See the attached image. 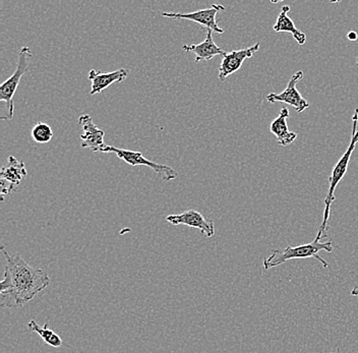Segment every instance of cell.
<instances>
[{
	"label": "cell",
	"instance_id": "4",
	"mask_svg": "<svg viewBox=\"0 0 358 353\" xmlns=\"http://www.w3.org/2000/svg\"><path fill=\"white\" fill-rule=\"evenodd\" d=\"M32 51L29 47H22L19 53V62H17V69L10 79L2 82L0 86V101L6 103L8 108V116L1 117L2 120H10L13 117L15 113V92L19 88L20 82H21L22 75L29 71V64L32 58Z\"/></svg>",
	"mask_w": 358,
	"mask_h": 353
},
{
	"label": "cell",
	"instance_id": "22",
	"mask_svg": "<svg viewBox=\"0 0 358 353\" xmlns=\"http://www.w3.org/2000/svg\"><path fill=\"white\" fill-rule=\"evenodd\" d=\"M357 64L358 66V57H357Z\"/></svg>",
	"mask_w": 358,
	"mask_h": 353
},
{
	"label": "cell",
	"instance_id": "20",
	"mask_svg": "<svg viewBox=\"0 0 358 353\" xmlns=\"http://www.w3.org/2000/svg\"><path fill=\"white\" fill-rule=\"evenodd\" d=\"M348 39L350 40V41H355V40H357V32H349Z\"/></svg>",
	"mask_w": 358,
	"mask_h": 353
},
{
	"label": "cell",
	"instance_id": "13",
	"mask_svg": "<svg viewBox=\"0 0 358 353\" xmlns=\"http://www.w3.org/2000/svg\"><path fill=\"white\" fill-rule=\"evenodd\" d=\"M289 118V110L287 107H282L279 116L275 118L270 124V131L275 135L280 146L287 147L292 144L297 138V134L289 131L287 120Z\"/></svg>",
	"mask_w": 358,
	"mask_h": 353
},
{
	"label": "cell",
	"instance_id": "16",
	"mask_svg": "<svg viewBox=\"0 0 358 353\" xmlns=\"http://www.w3.org/2000/svg\"><path fill=\"white\" fill-rule=\"evenodd\" d=\"M0 307L2 308H19L17 299L13 294L10 275L6 268H4L3 280L0 282Z\"/></svg>",
	"mask_w": 358,
	"mask_h": 353
},
{
	"label": "cell",
	"instance_id": "21",
	"mask_svg": "<svg viewBox=\"0 0 358 353\" xmlns=\"http://www.w3.org/2000/svg\"><path fill=\"white\" fill-rule=\"evenodd\" d=\"M351 296H358V286H355V287L351 290Z\"/></svg>",
	"mask_w": 358,
	"mask_h": 353
},
{
	"label": "cell",
	"instance_id": "1",
	"mask_svg": "<svg viewBox=\"0 0 358 353\" xmlns=\"http://www.w3.org/2000/svg\"><path fill=\"white\" fill-rule=\"evenodd\" d=\"M1 251L8 263L6 269L10 275L13 294L19 307H22L43 291L50 284V278L41 268L29 265L19 254L10 256L4 247H1Z\"/></svg>",
	"mask_w": 358,
	"mask_h": 353
},
{
	"label": "cell",
	"instance_id": "3",
	"mask_svg": "<svg viewBox=\"0 0 358 353\" xmlns=\"http://www.w3.org/2000/svg\"><path fill=\"white\" fill-rule=\"evenodd\" d=\"M352 133H351L350 144L347 148L345 153L342 155L339 161L336 163L334 168H333L332 174L329 178L330 182V187H329L328 194H327L326 199H324V210L323 222L322 226L328 227L329 217H330L331 206L335 201V191L336 187H338L340 182L343 180L345 176L347 169H348L349 162H350L351 156H352L353 151L358 143V108L355 109V113L353 114L352 117Z\"/></svg>",
	"mask_w": 358,
	"mask_h": 353
},
{
	"label": "cell",
	"instance_id": "11",
	"mask_svg": "<svg viewBox=\"0 0 358 353\" xmlns=\"http://www.w3.org/2000/svg\"><path fill=\"white\" fill-rule=\"evenodd\" d=\"M129 69H120L111 73H103L92 69L89 71L88 79L91 82V91L90 95H96L101 92L106 90L114 82H122L129 77Z\"/></svg>",
	"mask_w": 358,
	"mask_h": 353
},
{
	"label": "cell",
	"instance_id": "7",
	"mask_svg": "<svg viewBox=\"0 0 358 353\" xmlns=\"http://www.w3.org/2000/svg\"><path fill=\"white\" fill-rule=\"evenodd\" d=\"M303 78V71H299L291 77L287 87L282 93H271L267 96V101L271 103L283 102L294 107L299 113H303L310 107V103L306 101L301 94L297 90L296 85Z\"/></svg>",
	"mask_w": 358,
	"mask_h": 353
},
{
	"label": "cell",
	"instance_id": "10",
	"mask_svg": "<svg viewBox=\"0 0 358 353\" xmlns=\"http://www.w3.org/2000/svg\"><path fill=\"white\" fill-rule=\"evenodd\" d=\"M78 124L84 129V135L80 136V140H82L80 147L82 148H89L93 152H97L98 150L105 146V131L98 129L89 114L80 115L78 117Z\"/></svg>",
	"mask_w": 358,
	"mask_h": 353
},
{
	"label": "cell",
	"instance_id": "12",
	"mask_svg": "<svg viewBox=\"0 0 358 353\" xmlns=\"http://www.w3.org/2000/svg\"><path fill=\"white\" fill-rule=\"evenodd\" d=\"M182 49L185 52L194 53L196 55V58H194L196 62L212 59L216 55L224 57L226 53L222 48L215 43L214 39H213V31L211 30H207V37H206L205 41L200 44L183 45Z\"/></svg>",
	"mask_w": 358,
	"mask_h": 353
},
{
	"label": "cell",
	"instance_id": "15",
	"mask_svg": "<svg viewBox=\"0 0 358 353\" xmlns=\"http://www.w3.org/2000/svg\"><path fill=\"white\" fill-rule=\"evenodd\" d=\"M27 174L28 172H27L24 161L17 160V158L10 156L8 159V165L2 167L1 171H0V178L19 185L20 182L26 178Z\"/></svg>",
	"mask_w": 358,
	"mask_h": 353
},
{
	"label": "cell",
	"instance_id": "23",
	"mask_svg": "<svg viewBox=\"0 0 358 353\" xmlns=\"http://www.w3.org/2000/svg\"><path fill=\"white\" fill-rule=\"evenodd\" d=\"M332 353H333V352H332ZM336 353H339V352H336Z\"/></svg>",
	"mask_w": 358,
	"mask_h": 353
},
{
	"label": "cell",
	"instance_id": "2",
	"mask_svg": "<svg viewBox=\"0 0 358 353\" xmlns=\"http://www.w3.org/2000/svg\"><path fill=\"white\" fill-rule=\"evenodd\" d=\"M327 229L328 228L320 226L319 232H317V236L312 243L299 245V247L288 245L287 247L283 250H274L272 254L264 260V268H265V270H271L287 262V261L293 260V259L315 258L320 261L324 269H328L330 265L319 254V252L322 251L332 252L334 250L332 241L321 243L322 238L326 236Z\"/></svg>",
	"mask_w": 358,
	"mask_h": 353
},
{
	"label": "cell",
	"instance_id": "17",
	"mask_svg": "<svg viewBox=\"0 0 358 353\" xmlns=\"http://www.w3.org/2000/svg\"><path fill=\"white\" fill-rule=\"evenodd\" d=\"M48 326L49 323L47 322L43 327H41L35 319H32V321H30V323L28 324L29 329L32 331V332L37 333V334L43 339L47 345L52 346V347H60V346H62L64 342H62L59 335L56 334L55 331L49 329Z\"/></svg>",
	"mask_w": 358,
	"mask_h": 353
},
{
	"label": "cell",
	"instance_id": "5",
	"mask_svg": "<svg viewBox=\"0 0 358 353\" xmlns=\"http://www.w3.org/2000/svg\"><path fill=\"white\" fill-rule=\"evenodd\" d=\"M97 152H101V153H114L120 159L124 161L125 163L131 165V166L149 167L152 171L158 173L164 182L176 180L178 176V171L176 169L167 166V165L159 164V163L154 162V161L147 159L141 152L131 151V150H125L114 146H106V145L98 150Z\"/></svg>",
	"mask_w": 358,
	"mask_h": 353
},
{
	"label": "cell",
	"instance_id": "8",
	"mask_svg": "<svg viewBox=\"0 0 358 353\" xmlns=\"http://www.w3.org/2000/svg\"><path fill=\"white\" fill-rule=\"evenodd\" d=\"M261 44L257 43L248 48L241 50H234L231 52H226L222 57L220 68H219L218 78L221 82H224L229 75H234L243 66V62L248 58L254 57L255 53L259 50Z\"/></svg>",
	"mask_w": 358,
	"mask_h": 353
},
{
	"label": "cell",
	"instance_id": "14",
	"mask_svg": "<svg viewBox=\"0 0 358 353\" xmlns=\"http://www.w3.org/2000/svg\"><path fill=\"white\" fill-rule=\"evenodd\" d=\"M289 10V6H284L282 8L281 13H279L276 23L274 24V31L277 33H291L299 45H304L306 42V36L295 27L294 22L288 15Z\"/></svg>",
	"mask_w": 358,
	"mask_h": 353
},
{
	"label": "cell",
	"instance_id": "6",
	"mask_svg": "<svg viewBox=\"0 0 358 353\" xmlns=\"http://www.w3.org/2000/svg\"><path fill=\"white\" fill-rule=\"evenodd\" d=\"M225 10L221 4H213L211 8H205V10H198V12L189 13H162V17H171V19L187 20V21L194 22L201 24L207 28V30H211L213 32L223 34L224 30L219 27L217 23L216 15L219 12H223Z\"/></svg>",
	"mask_w": 358,
	"mask_h": 353
},
{
	"label": "cell",
	"instance_id": "9",
	"mask_svg": "<svg viewBox=\"0 0 358 353\" xmlns=\"http://www.w3.org/2000/svg\"><path fill=\"white\" fill-rule=\"evenodd\" d=\"M166 221L172 225H187V226L196 228L206 238H212L215 236L214 222L207 220L200 212L196 210H189L181 214L167 216Z\"/></svg>",
	"mask_w": 358,
	"mask_h": 353
},
{
	"label": "cell",
	"instance_id": "18",
	"mask_svg": "<svg viewBox=\"0 0 358 353\" xmlns=\"http://www.w3.org/2000/svg\"><path fill=\"white\" fill-rule=\"evenodd\" d=\"M31 136L36 143L39 144H46L50 142L53 138V131L50 126L44 124V122H38L31 131Z\"/></svg>",
	"mask_w": 358,
	"mask_h": 353
},
{
	"label": "cell",
	"instance_id": "19",
	"mask_svg": "<svg viewBox=\"0 0 358 353\" xmlns=\"http://www.w3.org/2000/svg\"><path fill=\"white\" fill-rule=\"evenodd\" d=\"M0 185H1V201L3 202L4 198L6 196H10V194L15 193L17 191V187L19 185H15V183L8 182L6 180H0Z\"/></svg>",
	"mask_w": 358,
	"mask_h": 353
}]
</instances>
